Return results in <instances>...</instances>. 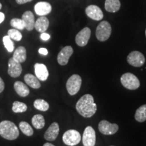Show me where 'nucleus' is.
<instances>
[{"mask_svg":"<svg viewBox=\"0 0 146 146\" xmlns=\"http://www.w3.org/2000/svg\"><path fill=\"white\" fill-rule=\"evenodd\" d=\"M76 110L84 118H91L96 113L97 105L91 94H85L76 104Z\"/></svg>","mask_w":146,"mask_h":146,"instance_id":"f257e3e1","label":"nucleus"},{"mask_svg":"<svg viewBox=\"0 0 146 146\" xmlns=\"http://www.w3.org/2000/svg\"><path fill=\"white\" fill-rule=\"evenodd\" d=\"M0 135L5 139L14 140L19 136V131L14 123L3 120L0 123Z\"/></svg>","mask_w":146,"mask_h":146,"instance_id":"f03ea898","label":"nucleus"},{"mask_svg":"<svg viewBox=\"0 0 146 146\" xmlns=\"http://www.w3.org/2000/svg\"><path fill=\"white\" fill-rule=\"evenodd\" d=\"M120 82L126 89L129 90H136L140 86V82L138 78L133 73L127 72L120 77Z\"/></svg>","mask_w":146,"mask_h":146,"instance_id":"7ed1b4c3","label":"nucleus"},{"mask_svg":"<svg viewBox=\"0 0 146 146\" xmlns=\"http://www.w3.org/2000/svg\"><path fill=\"white\" fill-rule=\"evenodd\" d=\"M112 33V27L108 21H102L96 29V35L100 41H106L109 39Z\"/></svg>","mask_w":146,"mask_h":146,"instance_id":"20e7f679","label":"nucleus"},{"mask_svg":"<svg viewBox=\"0 0 146 146\" xmlns=\"http://www.w3.org/2000/svg\"><path fill=\"white\" fill-rule=\"evenodd\" d=\"M82 78L78 74H73L68 78L66 84V89L70 96H74L81 89Z\"/></svg>","mask_w":146,"mask_h":146,"instance_id":"39448f33","label":"nucleus"},{"mask_svg":"<svg viewBox=\"0 0 146 146\" xmlns=\"http://www.w3.org/2000/svg\"><path fill=\"white\" fill-rule=\"evenodd\" d=\"M62 140L66 145L74 146L80 143L81 140V135L78 131L70 129L64 133Z\"/></svg>","mask_w":146,"mask_h":146,"instance_id":"423d86ee","label":"nucleus"},{"mask_svg":"<svg viewBox=\"0 0 146 146\" xmlns=\"http://www.w3.org/2000/svg\"><path fill=\"white\" fill-rule=\"evenodd\" d=\"M127 62L134 67H141L143 66L145 62V58L143 54L138 51H133L128 55Z\"/></svg>","mask_w":146,"mask_h":146,"instance_id":"0eeeda50","label":"nucleus"},{"mask_svg":"<svg viewBox=\"0 0 146 146\" xmlns=\"http://www.w3.org/2000/svg\"><path fill=\"white\" fill-rule=\"evenodd\" d=\"M118 125L117 124H112L107 120H103L99 123L98 129L100 132L105 135H114L118 131Z\"/></svg>","mask_w":146,"mask_h":146,"instance_id":"6e6552de","label":"nucleus"},{"mask_svg":"<svg viewBox=\"0 0 146 146\" xmlns=\"http://www.w3.org/2000/svg\"><path fill=\"white\" fill-rule=\"evenodd\" d=\"M96 141V131L93 127L88 126L85 128L83 135V144L84 146H95Z\"/></svg>","mask_w":146,"mask_h":146,"instance_id":"1a4fd4ad","label":"nucleus"},{"mask_svg":"<svg viewBox=\"0 0 146 146\" xmlns=\"http://www.w3.org/2000/svg\"><path fill=\"white\" fill-rule=\"evenodd\" d=\"M91 30L88 27H85L79 31L76 35L75 42L77 45L80 47L85 46L91 36Z\"/></svg>","mask_w":146,"mask_h":146,"instance_id":"9d476101","label":"nucleus"},{"mask_svg":"<svg viewBox=\"0 0 146 146\" xmlns=\"http://www.w3.org/2000/svg\"><path fill=\"white\" fill-rule=\"evenodd\" d=\"M73 54V49L71 46H66L59 52L57 60L60 65L65 66L68 63L69 59Z\"/></svg>","mask_w":146,"mask_h":146,"instance_id":"9b49d317","label":"nucleus"},{"mask_svg":"<svg viewBox=\"0 0 146 146\" xmlns=\"http://www.w3.org/2000/svg\"><path fill=\"white\" fill-rule=\"evenodd\" d=\"M23 68L21 63L18 62L11 58L8 61V74L13 78L18 77L21 74Z\"/></svg>","mask_w":146,"mask_h":146,"instance_id":"f8f14e48","label":"nucleus"},{"mask_svg":"<svg viewBox=\"0 0 146 146\" xmlns=\"http://www.w3.org/2000/svg\"><path fill=\"white\" fill-rule=\"evenodd\" d=\"M87 16L94 21H99L104 17V14L101 9L96 5H91L85 9Z\"/></svg>","mask_w":146,"mask_h":146,"instance_id":"ddd939ff","label":"nucleus"},{"mask_svg":"<svg viewBox=\"0 0 146 146\" xmlns=\"http://www.w3.org/2000/svg\"><path fill=\"white\" fill-rule=\"evenodd\" d=\"M60 132V127L58 123H53L50 127H49L47 130L45 131L44 134V138L47 141H53L56 140Z\"/></svg>","mask_w":146,"mask_h":146,"instance_id":"4468645a","label":"nucleus"},{"mask_svg":"<svg viewBox=\"0 0 146 146\" xmlns=\"http://www.w3.org/2000/svg\"><path fill=\"white\" fill-rule=\"evenodd\" d=\"M35 12L38 16H46L52 12V5L48 2L40 1L35 5Z\"/></svg>","mask_w":146,"mask_h":146,"instance_id":"2eb2a0df","label":"nucleus"},{"mask_svg":"<svg viewBox=\"0 0 146 146\" xmlns=\"http://www.w3.org/2000/svg\"><path fill=\"white\" fill-rule=\"evenodd\" d=\"M35 72L37 78L40 81H46L49 76V72L47 66L43 64L36 63L34 66Z\"/></svg>","mask_w":146,"mask_h":146,"instance_id":"dca6fc26","label":"nucleus"},{"mask_svg":"<svg viewBox=\"0 0 146 146\" xmlns=\"http://www.w3.org/2000/svg\"><path fill=\"white\" fill-rule=\"evenodd\" d=\"M22 20L25 23V29L29 31H31L35 28V16L31 11H26L22 16Z\"/></svg>","mask_w":146,"mask_h":146,"instance_id":"f3484780","label":"nucleus"},{"mask_svg":"<svg viewBox=\"0 0 146 146\" xmlns=\"http://www.w3.org/2000/svg\"><path fill=\"white\" fill-rule=\"evenodd\" d=\"M49 25H50V22L47 18L45 16H40L35 23V29H36V31L42 33H45L47 30Z\"/></svg>","mask_w":146,"mask_h":146,"instance_id":"a211bd4d","label":"nucleus"},{"mask_svg":"<svg viewBox=\"0 0 146 146\" xmlns=\"http://www.w3.org/2000/svg\"><path fill=\"white\" fill-rule=\"evenodd\" d=\"M14 88L15 89L16 94L18 96L23 97V98H25V97L29 96V92H30L28 87L21 81L15 82V83L14 85Z\"/></svg>","mask_w":146,"mask_h":146,"instance_id":"6ab92c4d","label":"nucleus"},{"mask_svg":"<svg viewBox=\"0 0 146 146\" xmlns=\"http://www.w3.org/2000/svg\"><path fill=\"white\" fill-rule=\"evenodd\" d=\"M12 58L19 63H23L27 59V50L25 47L20 46L14 51Z\"/></svg>","mask_w":146,"mask_h":146,"instance_id":"aec40b11","label":"nucleus"},{"mask_svg":"<svg viewBox=\"0 0 146 146\" xmlns=\"http://www.w3.org/2000/svg\"><path fill=\"white\" fill-rule=\"evenodd\" d=\"M120 0H106L105 1V9L107 12H118L120 8Z\"/></svg>","mask_w":146,"mask_h":146,"instance_id":"412c9836","label":"nucleus"},{"mask_svg":"<svg viewBox=\"0 0 146 146\" xmlns=\"http://www.w3.org/2000/svg\"><path fill=\"white\" fill-rule=\"evenodd\" d=\"M25 83H26L29 86L33 89H39L41 87V83H40L39 80L35 76L31 74H27L24 77Z\"/></svg>","mask_w":146,"mask_h":146,"instance_id":"4be33fe9","label":"nucleus"},{"mask_svg":"<svg viewBox=\"0 0 146 146\" xmlns=\"http://www.w3.org/2000/svg\"><path fill=\"white\" fill-rule=\"evenodd\" d=\"M135 118L139 123H143L146 120V104H143L137 109Z\"/></svg>","mask_w":146,"mask_h":146,"instance_id":"5701e85b","label":"nucleus"},{"mask_svg":"<svg viewBox=\"0 0 146 146\" xmlns=\"http://www.w3.org/2000/svg\"><path fill=\"white\" fill-rule=\"evenodd\" d=\"M32 124L36 129H41L44 127L45 118L41 114H36L32 118Z\"/></svg>","mask_w":146,"mask_h":146,"instance_id":"b1692460","label":"nucleus"},{"mask_svg":"<svg viewBox=\"0 0 146 146\" xmlns=\"http://www.w3.org/2000/svg\"><path fill=\"white\" fill-rule=\"evenodd\" d=\"M19 128L21 129L22 132H23L25 135L27 136H32L33 135V128L28 123L25 121H22L19 123Z\"/></svg>","mask_w":146,"mask_h":146,"instance_id":"393cba45","label":"nucleus"},{"mask_svg":"<svg viewBox=\"0 0 146 146\" xmlns=\"http://www.w3.org/2000/svg\"><path fill=\"white\" fill-rule=\"evenodd\" d=\"M34 107L36 109H37L38 110L43 111V112H45V111H47V110L50 108V105L47 103L46 101H45L44 100L42 99H37L33 103Z\"/></svg>","mask_w":146,"mask_h":146,"instance_id":"a878e982","label":"nucleus"},{"mask_svg":"<svg viewBox=\"0 0 146 146\" xmlns=\"http://www.w3.org/2000/svg\"><path fill=\"white\" fill-rule=\"evenodd\" d=\"M27 110V106L23 102L16 101L12 105V111L15 113H22L26 112Z\"/></svg>","mask_w":146,"mask_h":146,"instance_id":"bb28decb","label":"nucleus"},{"mask_svg":"<svg viewBox=\"0 0 146 146\" xmlns=\"http://www.w3.org/2000/svg\"><path fill=\"white\" fill-rule=\"evenodd\" d=\"M8 35L10 36L11 39L15 40L16 41H20L23 38L21 33L16 29H10L8 31Z\"/></svg>","mask_w":146,"mask_h":146,"instance_id":"cd10ccee","label":"nucleus"},{"mask_svg":"<svg viewBox=\"0 0 146 146\" xmlns=\"http://www.w3.org/2000/svg\"><path fill=\"white\" fill-rule=\"evenodd\" d=\"M3 45L8 52H12L14 50V44L12 39L8 35H5L3 37Z\"/></svg>","mask_w":146,"mask_h":146,"instance_id":"c85d7f7f","label":"nucleus"},{"mask_svg":"<svg viewBox=\"0 0 146 146\" xmlns=\"http://www.w3.org/2000/svg\"><path fill=\"white\" fill-rule=\"evenodd\" d=\"M10 25L12 27L18 29V30H23L24 29H25V23H24L22 19H19V18H13V19L11 20Z\"/></svg>","mask_w":146,"mask_h":146,"instance_id":"c756f323","label":"nucleus"},{"mask_svg":"<svg viewBox=\"0 0 146 146\" xmlns=\"http://www.w3.org/2000/svg\"><path fill=\"white\" fill-rule=\"evenodd\" d=\"M40 37L43 41H48L50 39V35L48 33H42Z\"/></svg>","mask_w":146,"mask_h":146,"instance_id":"7c9ffc66","label":"nucleus"},{"mask_svg":"<svg viewBox=\"0 0 146 146\" xmlns=\"http://www.w3.org/2000/svg\"><path fill=\"white\" fill-rule=\"evenodd\" d=\"M39 53L40 54L43 55V56H46V55L48 54V51L46 48H43V47H41L39 50Z\"/></svg>","mask_w":146,"mask_h":146,"instance_id":"2f4dec72","label":"nucleus"},{"mask_svg":"<svg viewBox=\"0 0 146 146\" xmlns=\"http://www.w3.org/2000/svg\"><path fill=\"white\" fill-rule=\"evenodd\" d=\"M4 88H5L4 82H3L2 78L0 77V93H1L3 90H4Z\"/></svg>","mask_w":146,"mask_h":146,"instance_id":"473e14b6","label":"nucleus"},{"mask_svg":"<svg viewBox=\"0 0 146 146\" xmlns=\"http://www.w3.org/2000/svg\"><path fill=\"white\" fill-rule=\"evenodd\" d=\"M33 1V0H16V3H18V4H25V3H28V2H30V1Z\"/></svg>","mask_w":146,"mask_h":146,"instance_id":"72a5a7b5","label":"nucleus"},{"mask_svg":"<svg viewBox=\"0 0 146 146\" xmlns=\"http://www.w3.org/2000/svg\"><path fill=\"white\" fill-rule=\"evenodd\" d=\"M5 19V14L3 13V12H0V24L2 23L3 21H4Z\"/></svg>","mask_w":146,"mask_h":146,"instance_id":"f704fd0d","label":"nucleus"},{"mask_svg":"<svg viewBox=\"0 0 146 146\" xmlns=\"http://www.w3.org/2000/svg\"><path fill=\"white\" fill-rule=\"evenodd\" d=\"M43 146H55V145H54L53 144L50 143H45L44 145H43Z\"/></svg>","mask_w":146,"mask_h":146,"instance_id":"c9c22d12","label":"nucleus"},{"mask_svg":"<svg viewBox=\"0 0 146 146\" xmlns=\"http://www.w3.org/2000/svg\"><path fill=\"white\" fill-rule=\"evenodd\" d=\"M1 8H2V5H1V3H0V10H1Z\"/></svg>","mask_w":146,"mask_h":146,"instance_id":"e433bc0d","label":"nucleus"},{"mask_svg":"<svg viewBox=\"0 0 146 146\" xmlns=\"http://www.w3.org/2000/svg\"><path fill=\"white\" fill-rule=\"evenodd\" d=\"M145 36H146V30H145Z\"/></svg>","mask_w":146,"mask_h":146,"instance_id":"4c0bfd02","label":"nucleus"},{"mask_svg":"<svg viewBox=\"0 0 146 146\" xmlns=\"http://www.w3.org/2000/svg\"><path fill=\"white\" fill-rule=\"evenodd\" d=\"M111 146H113V145H111Z\"/></svg>","mask_w":146,"mask_h":146,"instance_id":"58836bf2","label":"nucleus"}]
</instances>
